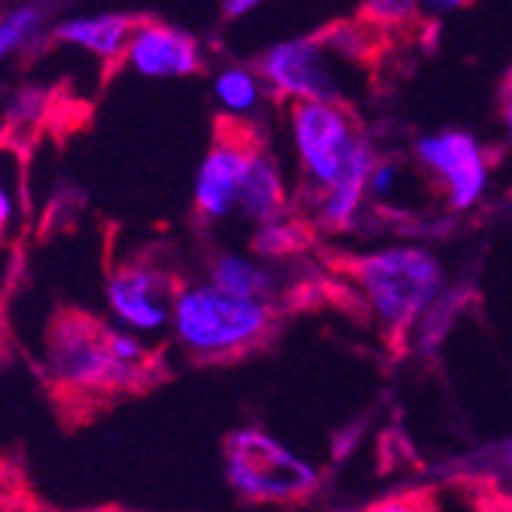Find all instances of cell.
I'll return each mask as SVG.
<instances>
[{
    "label": "cell",
    "instance_id": "obj_1",
    "mask_svg": "<svg viewBox=\"0 0 512 512\" xmlns=\"http://www.w3.org/2000/svg\"><path fill=\"white\" fill-rule=\"evenodd\" d=\"M43 375L61 397L95 403L144 391L159 375V363L144 336L83 311H64L43 339Z\"/></svg>",
    "mask_w": 512,
    "mask_h": 512
},
{
    "label": "cell",
    "instance_id": "obj_2",
    "mask_svg": "<svg viewBox=\"0 0 512 512\" xmlns=\"http://www.w3.org/2000/svg\"><path fill=\"white\" fill-rule=\"evenodd\" d=\"M278 320L272 299H238L205 281H177L171 339L196 363H226L260 348Z\"/></svg>",
    "mask_w": 512,
    "mask_h": 512
},
{
    "label": "cell",
    "instance_id": "obj_3",
    "mask_svg": "<svg viewBox=\"0 0 512 512\" xmlns=\"http://www.w3.org/2000/svg\"><path fill=\"white\" fill-rule=\"evenodd\" d=\"M372 324L388 342H406L415 336L421 317L442 296V266L424 247H384L348 263Z\"/></svg>",
    "mask_w": 512,
    "mask_h": 512
},
{
    "label": "cell",
    "instance_id": "obj_4",
    "mask_svg": "<svg viewBox=\"0 0 512 512\" xmlns=\"http://www.w3.org/2000/svg\"><path fill=\"white\" fill-rule=\"evenodd\" d=\"M223 476L247 506H296L320 488V470L308 458L253 424L226 436Z\"/></svg>",
    "mask_w": 512,
    "mask_h": 512
},
{
    "label": "cell",
    "instance_id": "obj_5",
    "mask_svg": "<svg viewBox=\"0 0 512 512\" xmlns=\"http://www.w3.org/2000/svg\"><path fill=\"white\" fill-rule=\"evenodd\" d=\"M360 52V28H330L324 34L293 37L269 46L256 61V71L278 101L345 104V86L336 74V58H351Z\"/></svg>",
    "mask_w": 512,
    "mask_h": 512
},
{
    "label": "cell",
    "instance_id": "obj_6",
    "mask_svg": "<svg viewBox=\"0 0 512 512\" xmlns=\"http://www.w3.org/2000/svg\"><path fill=\"white\" fill-rule=\"evenodd\" d=\"M290 132L311 199L336 183L348 156L366 138L357 116L330 101H290Z\"/></svg>",
    "mask_w": 512,
    "mask_h": 512
},
{
    "label": "cell",
    "instance_id": "obj_7",
    "mask_svg": "<svg viewBox=\"0 0 512 512\" xmlns=\"http://www.w3.org/2000/svg\"><path fill=\"white\" fill-rule=\"evenodd\" d=\"M177 281L153 266L150 260H125L119 263L104 287V302L110 324L153 339L171 327V305H174Z\"/></svg>",
    "mask_w": 512,
    "mask_h": 512
},
{
    "label": "cell",
    "instance_id": "obj_8",
    "mask_svg": "<svg viewBox=\"0 0 512 512\" xmlns=\"http://www.w3.org/2000/svg\"><path fill=\"white\" fill-rule=\"evenodd\" d=\"M256 147L260 141L250 128L241 125V119H223V125L214 132L211 150L199 165L196 186H192V208L205 223L226 220L232 211H238L241 183Z\"/></svg>",
    "mask_w": 512,
    "mask_h": 512
},
{
    "label": "cell",
    "instance_id": "obj_9",
    "mask_svg": "<svg viewBox=\"0 0 512 512\" xmlns=\"http://www.w3.org/2000/svg\"><path fill=\"white\" fill-rule=\"evenodd\" d=\"M418 162L436 177L452 211L473 208L488 186V159L479 141L467 132H439L415 144Z\"/></svg>",
    "mask_w": 512,
    "mask_h": 512
},
{
    "label": "cell",
    "instance_id": "obj_10",
    "mask_svg": "<svg viewBox=\"0 0 512 512\" xmlns=\"http://www.w3.org/2000/svg\"><path fill=\"white\" fill-rule=\"evenodd\" d=\"M122 64L144 80H183L202 71V43L177 25L138 19Z\"/></svg>",
    "mask_w": 512,
    "mask_h": 512
},
{
    "label": "cell",
    "instance_id": "obj_11",
    "mask_svg": "<svg viewBox=\"0 0 512 512\" xmlns=\"http://www.w3.org/2000/svg\"><path fill=\"white\" fill-rule=\"evenodd\" d=\"M135 16L128 13H86V16H71L52 25V40L58 46L80 49L104 64H122L128 37L135 28Z\"/></svg>",
    "mask_w": 512,
    "mask_h": 512
},
{
    "label": "cell",
    "instance_id": "obj_12",
    "mask_svg": "<svg viewBox=\"0 0 512 512\" xmlns=\"http://www.w3.org/2000/svg\"><path fill=\"white\" fill-rule=\"evenodd\" d=\"M372 165H375V153H372V144L363 138L354 147V153L348 156V162H345L342 174L336 177V183L314 199V223L320 229L342 232V229H348L354 223V217L360 214L363 199H366Z\"/></svg>",
    "mask_w": 512,
    "mask_h": 512
},
{
    "label": "cell",
    "instance_id": "obj_13",
    "mask_svg": "<svg viewBox=\"0 0 512 512\" xmlns=\"http://www.w3.org/2000/svg\"><path fill=\"white\" fill-rule=\"evenodd\" d=\"M238 211L253 226L287 214V189H284L278 162L269 156V150L263 144L250 156V165H247V174L241 183V196H238Z\"/></svg>",
    "mask_w": 512,
    "mask_h": 512
},
{
    "label": "cell",
    "instance_id": "obj_14",
    "mask_svg": "<svg viewBox=\"0 0 512 512\" xmlns=\"http://www.w3.org/2000/svg\"><path fill=\"white\" fill-rule=\"evenodd\" d=\"M214 287H220L229 296L238 299H272L275 296V275L256 263L253 256L235 253V250H220L211 256L208 275Z\"/></svg>",
    "mask_w": 512,
    "mask_h": 512
},
{
    "label": "cell",
    "instance_id": "obj_15",
    "mask_svg": "<svg viewBox=\"0 0 512 512\" xmlns=\"http://www.w3.org/2000/svg\"><path fill=\"white\" fill-rule=\"evenodd\" d=\"M260 98H263V77L256 68L226 64L214 77V101L232 119H244L247 113H253Z\"/></svg>",
    "mask_w": 512,
    "mask_h": 512
},
{
    "label": "cell",
    "instance_id": "obj_16",
    "mask_svg": "<svg viewBox=\"0 0 512 512\" xmlns=\"http://www.w3.org/2000/svg\"><path fill=\"white\" fill-rule=\"evenodd\" d=\"M311 244V229L302 220H293L287 214L272 217L266 223H256L253 232V253L260 260H281V256L299 253Z\"/></svg>",
    "mask_w": 512,
    "mask_h": 512
},
{
    "label": "cell",
    "instance_id": "obj_17",
    "mask_svg": "<svg viewBox=\"0 0 512 512\" xmlns=\"http://www.w3.org/2000/svg\"><path fill=\"white\" fill-rule=\"evenodd\" d=\"M46 31V10L40 4H19L0 13V61L31 49Z\"/></svg>",
    "mask_w": 512,
    "mask_h": 512
},
{
    "label": "cell",
    "instance_id": "obj_18",
    "mask_svg": "<svg viewBox=\"0 0 512 512\" xmlns=\"http://www.w3.org/2000/svg\"><path fill=\"white\" fill-rule=\"evenodd\" d=\"M363 19L372 28H409L421 19L418 0H366Z\"/></svg>",
    "mask_w": 512,
    "mask_h": 512
},
{
    "label": "cell",
    "instance_id": "obj_19",
    "mask_svg": "<svg viewBox=\"0 0 512 512\" xmlns=\"http://www.w3.org/2000/svg\"><path fill=\"white\" fill-rule=\"evenodd\" d=\"M360 512H436V500L427 491H394L366 503Z\"/></svg>",
    "mask_w": 512,
    "mask_h": 512
},
{
    "label": "cell",
    "instance_id": "obj_20",
    "mask_svg": "<svg viewBox=\"0 0 512 512\" xmlns=\"http://www.w3.org/2000/svg\"><path fill=\"white\" fill-rule=\"evenodd\" d=\"M397 183H400V165L397 162H378L372 165V174H369V186L366 192L375 199V202H391L394 192H397Z\"/></svg>",
    "mask_w": 512,
    "mask_h": 512
},
{
    "label": "cell",
    "instance_id": "obj_21",
    "mask_svg": "<svg viewBox=\"0 0 512 512\" xmlns=\"http://www.w3.org/2000/svg\"><path fill=\"white\" fill-rule=\"evenodd\" d=\"M473 0H418V10H421V19L427 22H436L442 16H452L464 7H470Z\"/></svg>",
    "mask_w": 512,
    "mask_h": 512
},
{
    "label": "cell",
    "instance_id": "obj_22",
    "mask_svg": "<svg viewBox=\"0 0 512 512\" xmlns=\"http://www.w3.org/2000/svg\"><path fill=\"white\" fill-rule=\"evenodd\" d=\"M13 217H16V199H13L10 186L0 180V241L7 238V232L13 226Z\"/></svg>",
    "mask_w": 512,
    "mask_h": 512
},
{
    "label": "cell",
    "instance_id": "obj_23",
    "mask_svg": "<svg viewBox=\"0 0 512 512\" xmlns=\"http://www.w3.org/2000/svg\"><path fill=\"white\" fill-rule=\"evenodd\" d=\"M260 4H263V0H223V16L226 19H244Z\"/></svg>",
    "mask_w": 512,
    "mask_h": 512
},
{
    "label": "cell",
    "instance_id": "obj_24",
    "mask_svg": "<svg viewBox=\"0 0 512 512\" xmlns=\"http://www.w3.org/2000/svg\"><path fill=\"white\" fill-rule=\"evenodd\" d=\"M479 512H512V497L503 494H488L479 503Z\"/></svg>",
    "mask_w": 512,
    "mask_h": 512
},
{
    "label": "cell",
    "instance_id": "obj_25",
    "mask_svg": "<svg viewBox=\"0 0 512 512\" xmlns=\"http://www.w3.org/2000/svg\"><path fill=\"white\" fill-rule=\"evenodd\" d=\"M503 122H506V132L512 141V74L506 80V92H503Z\"/></svg>",
    "mask_w": 512,
    "mask_h": 512
},
{
    "label": "cell",
    "instance_id": "obj_26",
    "mask_svg": "<svg viewBox=\"0 0 512 512\" xmlns=\"http://www.w3.org/2000/svg\"><path fill=\"white\" fill-rule=\"evenodd\" d=\"M500 455H503V464H506V467H512V436L503 442V452H500Z\"/></svg>",
    "mask_w": 512,
    "mask_h": 512
}]
</instances>
